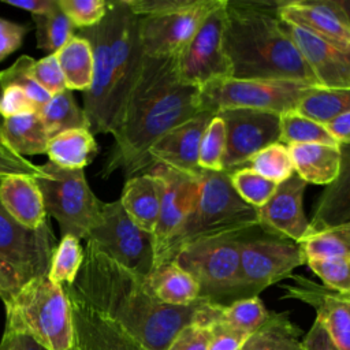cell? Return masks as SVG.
I'll list each match as a JSON object with an SVG mask.
<instances>
[{
	"instance_id": "cell-1",
	"label": "cell",
	"mask_w": 350,
	"mask_h": 350,
	"mask_svg": "<svg viewBox=\"0 0 350 350\" xmlns=\"http://www.w3.org/2000/svg\"><path fill=\"white\" fill-rule=\"evenodd\" d=\"M66 287L149 350H167L206 302L204 298L187 306L160 302L146 278L113 261L89 242L74 283Z\"/></svg>"
},
{
	"instance_id": "cell-2",
	"label": "cell",
	"mask_w": 350,
	"mask_h": 350,
	"mask_svg": "<svg viewBox=\"0 0 350 350\" xmlns=\"http://www.w3.org/2000/svg\"><path fill=\"white\" fill-rule=\"evenodd\" d=\"M200 88L180 82L175 56H145L139 75L115 130L113 145L101 175L122 170L129 178L154 165L149 156L153 144L171 129L200 111Z\"/></svg>"
},
{
	"instance_id": "cell-3",
	"label": "cell",
	"mask_w": 350,
	"mask_h": 350,
	"mask_svg": "<svg viewBox=\"0 0 350 350\" xmlns=\"http://www.w3.org/2000/svg\"><path fill=\"white\" fill-rule=\"evenodd\" d=\"M139 21L126 0H115L108 1L100 23L79 29L78 36L93 52V79L83 92V112L92 133L113 134L122 119L145 57Z\"/></svg>"
},
{
	"instance_id": "cell-4",
	"label": "cell",
	"mask_w": 350,
	"mask_h": 350,
	"mask_svg": "<svg viewBox=\"0 0 350 350\" xmlns=\"http://www.w3.org/2000/svg\"><path fill=\"white\" fill-rule=\"evenodd\" d=\"M280 1L226 3L223 46L235 79H316L278 16Z\"/></svg>"
},
{
	"instance_id": "cell-5",
	"label": "cell",
	"mask_w": 350,
	"mask_h": 350,
	"mask_svg": "<svg viewBox=\"0 0 350 350\" xmlns=\"http://www.w3.org/2000/svg\"><path fill=\"white\" fill-rule=\"evenodd\" d=\"M5 328L26 334L46 350H72L74 325L64 287L48 275L26 283L4 302Z\"/></svg>"
},
{
	"instance_id": "cell-6",
	"label": "cell",
	"mask_w": 350,
	"mask_h": 350,
	"mask_svg": "<svg viewBox=\"0 0 350 350\" xmlns=\"http://www.w3.org/2000/svg\"><path fill=\"white\" fill-rule=\"evenodd\" d=\"M257 226V208L238 196L231 183L230 172L202 170L196 205L171 245L168 261H172L175 253L190 242L239 232Z\"/></svg>"
},
{
	"instance_id": "cell-7",
	"label": "cell",
	"mask_w": 350,
	"mask_h": 350,
	"mask_svg": "<svg viewBox=\"0 0 350 350\" xmlns=\"http://www.w3.org/2000/svg\"><path fill=\"white\" fill-rule=\"evenodd\" d=\"M242 234L243 231L202 238L182 246L175 253L172 261L197 282L200 298L219 305L238 299Z\"/></svg>"
},
{
	"instance_id": "cell-8",
	"label": "cell",
	"mask_w": 350,
	"mask_h": 350,
	"mask_svg": "<svg viewBox=\"0 0 350 350\" xmlns=\"http://www.w3.org/2000/svg\"><path fill=\"white\" fill-rule=\"evenodd\" d=\"M46 215L56 219L62 237L85 239L101 220L104 202L92 191L83 170H66L48 161L34 175Z\"/></svg>"
},
{
	"instance_id": "cell-9",
	"label": "cell",
	"mask_w": 350,
	"mask_h": 350,
	"mask_svg": "<svg viewBox=\"0 0 350 350\" xmlns=\"http://www.w3.org/2000/svg\"><path fill=\"white\" fill-rule=\"evenodd\" d=\"M238 299L258 297L268 286L290 278L306 264L301 243L261 230L258 226L243 231L239 241Z\"/></svg>"
},
{
	"instance_id": "cell-10",
	"label": "cell",
	"mask_w": 350,
	"mask_h": 350,
	"mask_svg": "<svg viewBox=\"0 0 350 350\" xmlns=\"http://www.w3.org/2000/svg\"><path fill=\"white\" fill-rule=\"evenodd\" d=\"M309 86L297 81L226 78L200 88V111L254 109L283 115L297 109Z\"/></svg>"
},
{
	"instance_id": "cell-11",
	"label": "cell",
	"mask_w": 350,
	"mask_h": 350,
	"mask_svg": "<svg viewBox=\"0 0 350 350\" xmlns=\"http://www.w3.org/2000/svg\"><path fill=\"white\" fill-rule=\"evenodd\" d=\"M85 241L103 254L144 278H148L153 269V234L141 230L129 217L119 200L104 202L101 220L88 234Z\"/></svg>"
},
{
	"instance_id": "cell-12",
	"label": "cell",
	"mask_w": 350,
	"mask_h": 350,
	"mask_svg": "<svg viewBox=\"0 0 350 350\" xmlns=\"http://www.w3.org/2000/svg\"><path fill=\"white\" fill-rule=\"evenodd\" d=\"M226 3L227 0H219L209 10L190 41L175 56L180 82L202 88L231 78V67L223 46Z\"/></svg>"
},
{
	"instance_id": "cell-13",
	"label": "cell",
	"mask_w": 350,
	"mask_h": 350,
	"mask_svg": "<svg viewBox=\"0 0 350 350\" xmlns=\"http://www.w3.org/2000/svg\"><path fill=\"white\" fill-rule=\"evenodd\" d=\"M148 171L161 180L163 187L159 220L153 231L154 268L168 262L171 245L183 228L196 205L200 191L201 172L198 175H191L157 163Z\"/></svg>"
},
{
	"instance_id": "cell-14",
	"label": "cell",
	"mask_w": 350,
	"mask_h": 350,
	"mask_svg": "<svg viewBox=\"0 0 350 350\" xmlns=\"http://www.w3.org/2000/svg\"><path fill=\"white\" fill-rule=\"evenodd\" d=\"M56 238L49 223L38 230L19 224L0 202V262L11 268L22 280L48 275Z\"/></svg>"
},
{
	"instance_id": "cell-15",
	"label": "cell",
	"mask_w": 350,
	"mask_h": 350,
	"mask_svg": "<svg viewBox=\"0 0 350 350\" xmlns=\"http://www.w3.org/2000/svg\"><path fill=\"white\" fill-rule=\"evenodd\" d=\"M226 126L223 170L232 172L246 167L261 149L279 142L280 115L254 109H223L217 112Z\"/></svg>"
},
{
	"instance_id": "cell-16",
	"label": "cell",
	"mask_w": 350,
	"mask_h": 350,
	"mask_svg": "<svg viewBox=\"0 0 350 350\" xmlns=\"http://www.w3.org/2000/svg\"><path fill=\"white\" fill-rule=\"evenodd\" d=\"M219 0H193L183 8L141 16L142 51L149 57L176 56Z\"/></svg>"
},
{
	"instance_id": "cell-17",
	"label": "cell",
	"mask_w": 350,
	"mask_h": 350,
	"mask_svg": "<svg viewBox=\"0 0 350 350\" xmlns=\"http://www.w3.org/2000/svg\"><path fill=\"white\" fill-rule=\"evenodd\" d=\"M280 21L339 48H350V21L345 0H280Z\"/></svg>"
},
{
	"instance_id": "cell-18",
	"label": "cell",
	"mask_w": 350,
	"mask_h": 350,
	"mask_svg": "<svg viewBox=\"0 0 350 350\" xmlns=\"http://www.w3.org/2000/svg\"><path fill=\"white\" fill-rule=\"evenodd\" d=\"M306 182L295 172L278 183L272 197L258 211V227L267 232L301 243L312 234L304 211Z\"/></svg>"
},
{
	"instance_id": "cell-19",
	"label": "cell",
	"mask_w": 350,
	"mask_h": 350,
	"mask_svg": "<svg viewBox=\"0 0 350 350\" xmlns=\"http://www.w3.org/2000/svg\"><path fill=\"white\" fill-rule=\"evenodd\" d=\"M293 284H283V298L308 304L316 319L339 350H350V299L299 275H291Z\"/></svg>"
},
{
	"instance_id": "cell-20",
	"label": "cell",
	"mask_w": 350,
	"mask_h": 350,
	"mask_svg": "<svg viewBox=\"0 0 350 350\" xmlns=\"http://www.w3.org/2000/svg\"><path fill=\"white\" fill-rule=\"evenodd\" d=\"M283 26L306 62L319 86L350 89V48L345 49L328 44L286 22H283Z\"/></svg>"
},
{
	"instance_id": "cell-21",
	"label": "cell",
	"mask_w": 350,
	"mask_h": 350,
	"mask_svg": "<svg viewBox=\"0 0 350 350\" xmlns=\"http://www.w3.org/2000/svg\"><path fill=\"white\" fill-rule=\"evenodd\" d=\"M63 287L72 314V350H149L120 327L97 313L70 288Z\"/></svg>"
},
{
	"instance_id": "cell-22",
	"label": "cell",
	"mask_w": 350,
	"mask_h": 350,
	"mask_svg": "<svg viewBox=\"0 0 350 350\" xmlns=\"http://www.w3.org/2000/svg\"><path fill=\"white\" fill-rule=\"evenodd\" d=\"M213 115V112L201 111L161 135L149 150L152 161L180 172L198 175L201 172L198 165L200 145Z\"/></svg>"
},
{
	"instance_id": "cell-23",
	"label": "cell",
	"mask_w": 350,
	"mask_h": 350,
	"mask_svg": "<svg viewBox=\"0 0 350 350\" xmlns=\"http://www.w3.org/2000/svg\"><path fill=\"white\" fill-rule=\"evenodd\" d=\"M0 202L23 227L38 230L48 224L42 196L34 176L7 175L0 179Z\"/></svg>"
},
{
	"instance_id": "cell-24",
	"label": "cell",
	"mask_w": 350,
	"mask_h": 350,
	"mask_svg": "<svg viewBox=\"0 0 350 350\" xmlns=\"http://www.w3.org/2000/svg\"><path fill=\"white\" fill-rule=\"evenodd\" d=\"M338 176L324 187L312 216V234L350 221V144H340Z\"/></svg>"
},
{
	"instance_id": "cell-25",
	"label": "cell",
	"mask_w": 350,
	"mask_h": 350,
	"mask_svg": "<svg viewBox=\"0 0 350 350\" xmlns=\"http://www.w3.org/2000/svg\"><path fill=\"white\" fill-rule=\"evenodd\" d=\"M161 191V180L148 171L127 178L119 198L129 217L141 230L150 234L159 220Z\"/></svg>"
},
{
	"instance_id": "cell-26",
	"label": "cell",
	"mask_w": 350,
	"mask_h": 350,
	"mask_svg": "<svg viewBox=\"0 0 350 350\" xmlns=\"http://www.w3.org/2000/svg\"><path fill=\"white\" fill-rule=\"evenodd\" d=\"M295 174L306 183L329 185L339 174V146L323 144L288 145Z\"/></svg>"
},
{
	"instance_id": "cell-27",
	"label": "cell",
	"mask_w": 350,
	"mask_h": 350,
	"mask_svg": "<svg viewBox=\"0 0 350 350\" xmlns=\"http://www.w3.org/2000/svg\"><path fill=\"white\" fill-rule=\"evenodd\" d=\"M146 280L153 295L163 304L187 306L200 299L197 282L175 261L154 267Z\"/></svg>"
},
{
	"instance_id": "cell-28",
	"label": "cell",
	"mask_w": 350,
	"mask_h": 350,
	"mask_svg": "<svg viewBox=\"0 0 350 350\" xmlns=\"http://www.w3.org/2000/svg\"><path fill=\"white\" fill-rule=\"evenodd\" d=\"M0 133L8 146L18 156L46 153L49 135L38 112H26L5 118Z\"/></svg>"
},
{
	"instance_id": "cell-29",
	"label": "cell",
	"mask_w": 350,
	"mask_h": 350,
	"mask_svg": "<svg viewBox=\"0 0 350 350\" xmlns=\"http://www.w3.org/2000/svg\"><path fill=\"white\" fill-rule=\"evenodd\" d=\"M97 142L89 129L63 131L49 139V161L66 170H83L97 154Z\"/></svg>"
},
{
	"instance_id": "cell-30",
	"label": "cell",
	"mask_w": 350,
	"mask_h": 350,
	"mask_svg": "<svg viewBox=\"0 0 350 350\" xmlns=\"http://www.w3.org/2000/svg\"><path fill=\"white\" fill-rule=\"evenodd\" d=\"M301 334L287 312H271L267 321L247 336L242 350H305Z\"/></svg>"
},
{
	"instance_id": "cell-31",
	"label": "cell",
	"mask_w": 350,
	"mask_h": 350,
	"mask_svg": "<svg viewBox=\"0 0 350 350\" xmlns=\"http://www.w3.org/2000/svg\"><path fill=\"white\" fill-rule=\"evenodd\" d=\"M64 75L68 90L86 92L93 79V52L90 44L81 36H72L53 53Z\"/></svg>"
},
{
	"instance_id": "cell-32",
	"label": "cell",
	"mask_w": 350,
	"mask_h": 350,
	"mask_svg": "<svg viewBox=\"0 0 350 350\" xmlns=\"http://www.w3.org/2000/svg\"><path fill=\"white\" fill-rule=\"evenodd\" d=\"M295 111L317 123L327 124L350 111V89L309 86Z\"/></svg>"
},
{
	"instance_id": "cell-33",
	"label": "cell",
	"mask_w": 350,
	"mask_h": 350,
	"mask_svg": "<svg viewBox=\"0 0 350 350\" xmlns=\"http://www.w3.org/2000/svg\"><path fill=\"white\" fill-rule=\"evenodd\" d=\"M49 138L74 129H89V120L71 93L66 89L51 97L48 104L38 111Z\"/></svg>"
},
{
	"instance_id": "cell-34",
	"label": "cell",
	"mask_w": 350,
	"mask_h": 350,
	"mask_svg": "<svg viewBox=\"0 0 350 350\" xmlns=\"http://www.w3.org/2000/svg\"><path fill=\"white\" fill-rule=\"evenodd\" d=\"M306 261L313 258H350V221L310 234L301 242Z\"/></svg>"
},
{
	"instance_id": "cell-35",
	"label": "cell",
	"mask_w": 350,
	"mask_h": 350,
	"mask_svg": "<svg viewBox=\"0 0 350 350\" xmlns=\"http://www.w3.org/2000/svg\"><path fill=\"white\" fill-rule=\"evenodd\" d=\"M279 142L287 146L295 144H323L339 146L324 124L301 115L295 109L280 115Z\"/></svg>"
},
{
	"instance_id": "cell-36",
	"label": "cell",
	"mask_w": 350,
	"mask_h": 350,
	"mask_svg": "<svg viewBox=\"0 0 350 350\" xmlns=\"http://www.w3.org/2000/svg\"><path fill=\"white\" fill-rule=\"evenodd\" d=\"M269 313L260 297L237 299L228 305H217V317L247 335L258 329L267 321Z\"/></svg>"
},
{
	"instance_id": "cell-37",
	"label": "cell",
	"mask_w": 350,
	"mask_h": 350,
	"mask_svg": "<svg viewBox=\"0 0 350 350\" xmlns=\"http://www.w3.org/2000/svg\"><path fill=\"white\" fill-rule=\"evenodd\" d=\"M33 21L36 23L37 46L49 55L59 51L74 36V25L60 10L59 3L46 14L34 15Z\"/></svg>"
},
{
	"instance_id": "cell-38",
	"label": "cell",
	"mask_w": 350,
	"mask_h": 350,
	"mask_svg": "<svg viewBox=\"0 0 350 350\" xmlns=\"http://www.w3.org/2000/svg\"><path fill=\"white\" fill-rule=\"evenodd\" d=\"M83 262V249L72 235L62 237L52 256L48 278L60 286L72 284Z\"/></svg>"
},
{
	"instance_id": "cell-39",
	"label": "cell",
	"mask_w": 350,
	"mask_h": 350,
	"mask_svg": "<svg viewBox=\"0 0 350 350\" xmlns=\"http://www.w3.org/2000/svg\"><path fill=\"white\" fill-rule=\"evenodd\" d=\"M217 305L206 301L194 320L206 325L209 350H242L249 335L221 321L217 317Z\"/></svg>"
},
{
	"instance_id": "cell-40",
	"label": "cell",
	"mask_w": 350,
	"mask_h": 350,
	"mask_svg": "<svg viewBox=\"0 0 350 350\" xmlns=\"http://www.w3.org/2000/svg\"><path fill=\"white\" fill-rule=\"evenodd\" d=\"M246 167L276 185L286 180L295 172L288 148L282 142L271 144L257 152L249 160Z\"/></svg>"
},
{
	"instance_id": "cell-41",
	"label": "cell",
	"mask_w": 350,
	"mask_h": 350,
	"mask_svg": "<svg viewBox=\"0 0 350 350\" xmlns=\"http://www.w3.org/2000/svg\"><path fill=\"white\" fill-rule=\"evenodd\" d=\"M34 62L36 60L27 55L19 56L8 68L0 71V88L1 90L8 86L21 88L26 92L38 112L42 107L48 104L52 96L45 89H42L31 77V67Z\"/></svg>"
},
{
	"instance_id": "cell-42",
	"label": "cell",
	"mask_w": 350,
	"mask_h": 350,
	"mask_svg": "<svg viewBox=\"0 0 350 350\" xmlns=\"http://www.w3.org/2000/svg\"><path fill=\"white\" fill-rule=\"evenodd\" d=\"M226 156V126L223 119L215 113L201 139L198 165L206 171H224Z\"/></svg>"
},
{
	"instance_id": "cell-43",
	"label": "cell",
	"mask_w": 350,
	"mask_h": 350,
	"mask_svg": "<svg viewBox=\"0 0 350 350\" xmlns=\"http://www.w3.org/2000/svg\"><path fill=\"white\" fill-rule=\"evenodd\" d=\"M230 178L238 196L254 208L262 206L272 197L278 186L249 167L230 172Z\"/></svg>"
},
{
	"instance_id": "cell-44",
	"label": "cell",
	"mask_w": 350,
	"mask_h": 350,
	"mask_svg": "<svg viewBox=\"0 0 350 350\" xmlns=\"http://www.w3.org/2000/svg\"><path fill=\"white\" fill-rule=\"evenodd\" d=\"M306 264L323 286L339 294H350V258H313Z\"/></svg>"
},
{
	"instance_id": "cell-45",
	"label": "cell",
	"mask_w": 350,
	"mask_h": 350,
	"mask_svg": "<svg viewBox=\"0 0 350 350\" xmlns=\"http://www.w3.org/2000/svg\"><path fill=\"white\" fill-rule=\"evenodd\" d=\"M57 3L74 27L78 29L96 26L104 19L108 10L105 0H57Z\"/></svg>"
},
{
	"instance_id": "cell-46",
	"label": "cell",
	"mask_w": 350,
	"mask_h": 350,
	"mask_svg": "<svg viewBox=\"0 0 350 350\" xmlns=\"http://www.w3.org/2000/svg\"><path fill=\"white\" fill-rule=\"evenodd\" d=\"M31 77L51 96H55L67 89L64 75L53 53L34 62L31 67Z\"/></svg>"
},
{
	"instance_id": "cell-47",
	"label": "cell",
	"mask_w": 350,
	"mask_h": 350,
	"mask_svg": "<svg viewBox=\"0 0 350 350\" xmlns=\"http://www.w3.org/2000/svg\"><path fill=\"white\" fill-rule=\"evenodd\" d=\"M167 350H209L206 325L197 321L187 324L176 334Z\"/></svg>"
},
{
	"instance_id": "cell-48",
	"label": "cell",
	"mask_w": 350,
	"mask_h": 350,
	"mask_svg": "<svg viewBox=\"0 0 350 350\" xmlns=\"http://www.w3.org/2000/svg\"><path fill=\"white\" fill-rule=\"evenodd\" d=\"M26 112H37V109L25 90L18 86H8L1 90L0 115L3 119Z\"/></svg>"
},
{
	"instance_id": "cell-49",
	"label": "cell",
	"mask_w": 350,
	"mask_h": 350,
	"mask_svg": "<svg viewBox=\"0 0 350 350\" xmlns=\"http://www.w3.org/2000/svg\"><path fill=\"white\" fill-rule=\"evenodd\" d=\"M27 26L0 18V62L22 46Z\"/></svg>"
},
{
	"instance_id": "cell-50",
	"label": "cell",
	"mask_w": 350,
	"mask_h": 350,
	"mask_svg": "<svg viewBox=\"0 0 350 350\" xmlns=\"http://www.w3.org/2000/svg\"><path fill=\"white\" fill-rule=\"evenodd\" d=\"M38 172V165L26 160L22 156L15 154L8 149L0 148V179L7 175H30L34 176Z\"/></svg>"
},
{
	"instance_id": "cell-51",
	"label": "cell",
	"mask_w": 350,
	"mask_h": 350,
	"mask_svg": "<svg viewBox=\"0 0 350 350\" xmlns=\"http://www.w3.org/2000/svg\"><path fill=\"white\" fill-rule=\"evenodd\" d=\"M302 343L305 350H339L317 319L312 323V327L304 336Z\"/></svg>"
},
{
	"instance_id": "cell-52",
	"label": "cell",
	"mask_w": 350,
	"mask_h": 350,
	"mask_svg": "<svg viewBox=\"0 0 350 350\" xmlns=\"http://www.w3.org/2000/svg\"><path fill=\"white\" fill-rule=\"evenodd\" d=\"M0 350H46L31 336L5 328L0 342Z\"/></svg>"
},
{
	"instance_id": "cell-53",
	"label": "cell",
	"mask_w": 350,
	"mask_h": 350,
	"mask_svg": "<svg viewBox=\"0 0 350 350\" xmlns=\"http://www.w3.org/2000/svg\"><path fill=\"white\" fill-rule=\"evenodd\" d=\"M23 280L7 265L0 262V298L8 301L22 287Z\"/></svg>"
},
{
	"instance_id": "cell-54",
	"label": "cell",
	"mask_w": 350,
	"mask_h": 350,
	"mask_svg": "<svg viewBox=\"0 0 350 350\" xmlns=\"http://www.w3.org/2000/svg\"><path fill=\"white\" fill-rule=\"evenodd\" d=\"M332 138L340 144H350V111L324 124Z\"/></svg>"
},
{
	"instance_id": "cell-55",
	"label": "cell",
	"mask_w": 350,
	"mask_h": 350,
	"mask_svg": "<svg viewBox=\"0 0 350 350\" xmlns=\"http://www.w3.org/2000/svg\"><path fill=\"white\" fill-rule=\"evenodd\" d=\"M5 4L22 8L34 15H44L57 5V0H4Z\"/></svg>"
},
{
	"instance_id": "cell-56",
	"label": "cell",
	"mask_w": 350,
	"mask_h": 350,
	"mask_svg": "<svg viewBox=\"0 0 350 350\" xmlns=\"http://www.w3.org/2000/svg\"><path fill=\"white\" fill-rule=\"evenodd\" d=\"M0 148H3V149H8V146H7V144H5V141H4V138H3V135H1V133H0ZM10 150V149H8ZM12 152V150H11Z\"/></svg>"
},
{
	"instance_id": "cell-57",
	"label": "cell",
	"mask_w": 350,
	"mask_h": 350,
	"mask_svg": "<svg viewBox=\"0 0 350 350\" xmlns=\"http://www.w3.org/2000/svg\"><path fill=\"white\" fill-rule=\"evenodd\" d=\"M345 8H346V12H347V16L350 21V0H345Z\"/></svg>"
},
{
	"instance_id": "cell-58",
	"label": "cell",
	"mask_w": 350,
	"mask_h": 350,
	"mask_svg": "<svg viewBox=\"0 0 350 350\" xmlns=\"http://www.w3.org/2000/svg\"><path fill=\"white\" fill-rule=\"evenodd\" d=\"M3 122H4V119H3V116L0 115V129H1V126H3Z\"/></svg>"
},
{
	"instance_id": "cell-59",
	"label": "cell",
	"mask_w": 350,
	"mask_h": 350,
	"mask_svg": "<svg viewBox=\"0 0 350 350\" xmlns=\"http://www.w3.org/2000/svg\"><path fill=\"white\" fill-rule=\"evenodd\" d=\"M343 295H346V297L350 299V294H343Z\"/></svg>"
}]
</instances>
